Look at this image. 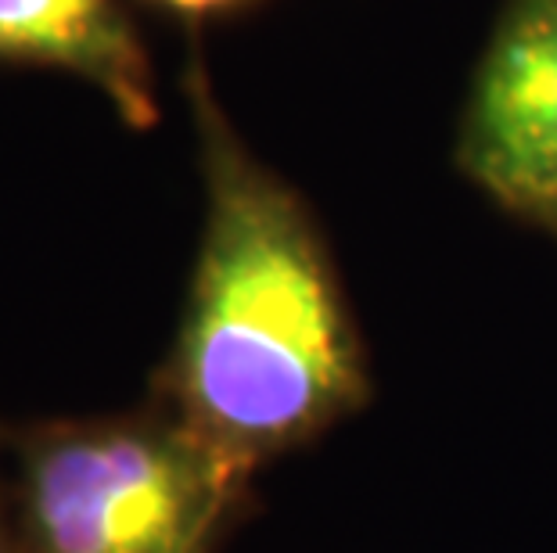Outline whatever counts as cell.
Instances as JSON below:
<instances>
[{
  "label": "cell",
  "mask_w": 557,
  "mask_h": 553,
  "mask_svg": "<svg viewBox=\"0 0 557 553\" xmlns=\"http://www.w3.org/2000/svg\"><path fill=\"white\" fill-rule=\"evenodd\" d=\"M206 223L156 403L248 475L371 399L338 266L306 198L274 173L187 68Z\"/></svg>",
  "instance_id": "1"
},
{
  "label": "cell",
  "mask_w": 557,
  "mask_h": 553,
  "mask_svg": "<svg viewBox=\"0 0 557 553\" xmlns=\"http://www.w3.org/2000/svg\"><path fill=\"white\" fill-rule=\"evenodd\" d=\"M245 486V467L151 403L26 428L8 497L26 553H212Z\"/></svg>",
  "instance_id": "2"
},
{
  "label": "cell",
  "mask_w": 557,
  "mask_h": 553,
  "mask_svg": "<svg viewBox=\"0 0 557 553\" xmlns=\"http://www.w3.org/2000/svg\"><path fill=\"white\" fill-rule=\"evenodd\" d=\"M457 166L529 223L557 198V0H504L460 112Z\"/></svg>",
  "instance_id": "3"
},
{
  "label": "cell",
  "mask_w": 557,
  "mask_h": 553,
  "mask_svg": "<svg viewBox=\"0 0 557 553\" xmlns=\"http://www.w3.org/2000/svg\"><path fill=\"white\" fill-rule=\"evenodd\" d=\"M0 62L79 76L126 126L159 123L156 73L123 0H0Z\"/></svg>",
  "instance_id": "4"
},
{
  "label": "cell",
  "mask_w": 557,
  "mask_h": 553,
  "mask_svg": "<svg viewBox=\"0 0 557 553\" xmlns=\"http://www.w3.org/2000/svg\"><path fill=\"white\" fill-rule=\"evenodd\" d=\"M173 15H184V18H206V15H220V11H231V8H242L248 0H151Z\"/></svg>",
  "instance_id": "5"
},
{
  "label": "cell",
  "mask_w": 557,
  "mask_h": 553,
  "mask_svg": "<svg viewBox=\"0 0 557 553\" xmlns=\"http://www.w3.org/2000/svg\"><path fill=\"white\" fill-rule=\"evenodd\" d=\"M0 553H26L18 525H15V511H11L8 486H0Z\"/></svg>",
  "instance_id": "6"
},
{
  "label": "cell",
  "mask_w": 557,
  "mask_h": 553,
  "mask_svg": "<svg viewBox=\"0 0 557 553\" xmlns=\"http://www.w3.org/2000/svg\"><path fill=\"white\" fill-rule=\"evenodd\" d=\"M536 227H543V230H550V234H554V238H557V198H554V202H550L547 209H543V216L536 219Z\"/></svg>",
  "instance_id": "7"
}]
</instances>
